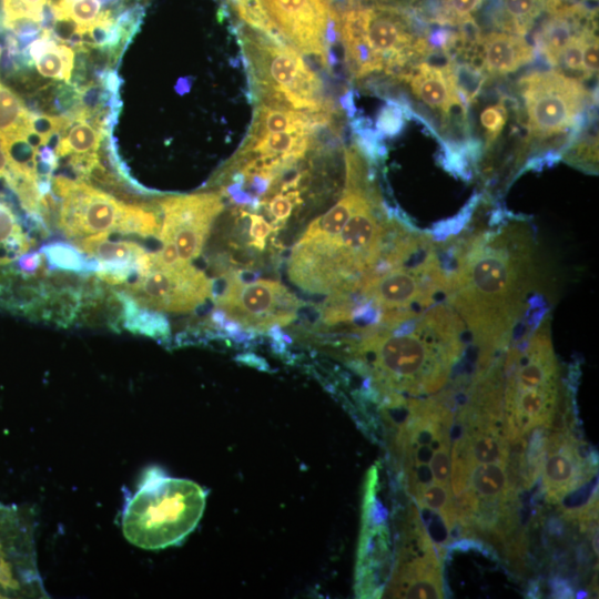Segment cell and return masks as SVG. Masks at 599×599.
Returning <instances> with one entry per match:
<instances>
[{"instance_id":"obj_1","label":"cell","mask_w":599,"mask_h":599,"mask_svg":"<svg viewBox=\"0 0 599 599\" xmlns=\"http://www.w3.org/2000/svg\"><path fill=\"white\" fill-rule=\"evenodd\" d=\"M532 242L519 225L475 233L456 246L446 296L478 348L477 369L497 361L535 284Z\"/></svg>"},{"instance_id":"obj_2","label":"cell","mask_w":599,"mask_h":599,"mask_svg":"<svg viewBox=\"0 0 599 599\" xmlns=\"http://www.w3.org/2000/svg\"><path fill=\"white\" fill-rule=\"evenodd\" d=\"M409 325L368 328L352 351L385 397L438 392L464 353V325L448 305L427 308Z\"/></svg>"},{"instance_id":"obj_3","label":"cell","mask_w":599,"mask_h":599,"mask_svg":"<svg viewBox=\"0 0 599 599\" xmlns=\"http://www.w3.org/2000/svg\"><path fill=\"white\" fill-rule=\"evenodd\" d=\"M404 230L385 216L376 193L335 236L298 241L288 262L290 278L307 292L348 298L379 267Z\"/></svg>"},{"instance_id":"obj_4","label":"cell","mask_w":599,"mask_h":599,"mask_svg":"<svg viewBox=\"0 0 599 599\" xmlns=\"http://www.w3.org/2000/svg\"><path fill=\"white\" fill-rule=\"evenodd\" d=\"M336 11L345 64L355 80L379 73L399 77L432 49L397 8L347 0Z\"/></svg>"},{"instance_id":"obj_5","label":"cell","mask_w":599,"mask_h":599,"mask_svg":"<svg viewBox=\"0 0 599 599\" xmlns=\"http://www.w3.org/2000/svg\"><path fill=\"white\" fill-rule=\"evenodd\" d=\"M237 38L255 103L336 113L321 79L291 44L246 26L237 27Z\"/></svg>"},{"instance_id":"obj_6","label":"cell","mask_w":599,"mask_h":599,"mask_svg":"<svg viewBox=\"0 0 599 599\" xmlns=\"http://www.w3.org/2000/svg\"><path fill=\"white\" fill-rule=\"evenodd\" d=\"M504 366L502 422L507 439L549 427L559 402V368L548 318L525 344L508 351Z\"/></svg>"},{"instance_id":"obj_7","label":"cell","mask_w":599,"mask_h":599,"mask_svg":"<svg viewBox=\"0 0 599 599\" xmlns=\"http://www.w3.org/2000/svg\"><path fill=\"white\" fill-rule=\"evenodd\" d=\"M205 501L206 494L196 483L151 470L124 509V537L148 550L173 546L194 530Z\"/></svg>"},{"instance_id":"obj_8","label":"cell","mask_w":599,"mask_h":599,"mask_svg":"<svg viewBox=\"0 0 599 599\" xmlns=\"http://www.w3.org/2000/svg\"><path fill=\"white\" fill-rule=\"evenodd\" d=\"M447 284L430 241L406 262L365 280L358 291L378 311V327L394 328L424 313L438 293L446 294Z\"/></svg>"},{"instance_id":"obj_9","label":"cell","mask_w":599,"mask_h":599,"mask_svg":"<svg viewBox=\"0 0 599 599\" xmlns=\"http://www.w3.org/2000/svg\"><path fill=\"white\" fill-rule=\"evenodd\" d=\"M529 135L546 139L562 134L580 120L587 103L582 83L558 72L535 71L519 81Z\"/></svg>"},{"instance_id":"obj_10","label":"cell","mask_w":599,"mask_h":599,"mask_svg":"<svg viewBox=\"0 0 599 599\" xmlns=\"http://www.w3.org/2000/svg\"><path fill=\"white\" fill-rule=\"evenodd\" d=\"M436 547L418 510L410 508L403 524L395 565L384 595L389 598H444V582Z\"/></svg>"},{"instance_id":"obj_11","label":"cell","mask_w":599,"mask_h":599,"mask_svg":"<svg viewBox=\"0 0 599 599\" xmlns=\"http://www.w3.org/2000/svg\"><path fill=\"white\" fill-rule=\"evenodd\" d=\"M378 473L373 466L365 481L362 530L355 567L358 598H379L390 576L392 551L387 510L377 497Z\"/></svg>"},{"instance_id":"obj_12","label":"cell","mask_w":599,"mask_h":599,"mask_svg":"<svg viewBox=\"0 0 599 599\" xmlns=\"http://www.w3.org/2000/svg\"><path fill=\"white\" fill-rule=\"evenodd\" d=\"M214 301L222 315L258 332L290 324L300 308L298 298L283 284L271 280L243 282L232 277Z\"/></svg>"},{"instance_id":"obj_13","label":"cell","mask_w":599,"mask_h":599,"mask_svg":"<svg viewBox=\"0 0 599 599\" xmlns=\"http://www.w3.org/2000/svg\"><path fill=\"white\" fill-rule=\"evenodd\" d=\"M282 38L297 51L329 68L337 11L333 0H261Z\"/></svg>"},{"instance_id":"obj_14","label":"cell","mask_w":599,"mask_h":599,"mask_svg":"<svg viewBox=\"0 0 599 599\" xmlns=\"http://www.w3.org/2000/svg\"><path fill=\"white\" fill-rule=\"evenodd\" d=\"M51 190L61 199L58 232L65 237L118 233L126 203L63 174L52 175Z\"/></svg>"},{"instance_id":"obj_15","label":"cell","mask_w":599,"mask_h":599,"mask_svg":"<svg viewBox=\"0 0 599 599\" xmlns=\"http://www.w3.org/2000/svg\"><path fill=\"white\" fill-rule=\"evenodd\" d=\"M122 290L143 307L187 313L212 296L213 285L202 271L189 263L176 267L152 266L124 283Z\"/></svg>"},{"instance_id":"obj_16","label":"cell","mask_w":599,"mask_h":599,"mask_svg":"<svg viewBox=\"0 0 599 599\" xmlns=\"http://www.w3.org/2000/svg\"><path fill=\"white\" fill-rule=\"evenodd\" d=\"M162 213L159 240L173 243L182 263L197 257L209 237L212 223L223 210L219 193L169 195L158 199Z\"/></svg>"},{"instance_id":"obj_17","label":"cell","mask_w":599,"mask_h":599,"mask_svg":"<svg viewBox=\"0 0 599 599\" xmlns=\"http://www.w3.org/2000/svg\"><path fill=\"white\" fill-rule=\"evenodd\" d=\"M597 463L591 453L568 430H555L546 435L541 464L542 488L548 501L556 504L576 491L595 475Z\"/></svg>"},{"instance_id":"obj_18","label":"cell","mask_w":599,"mask_h":599,"mask_svg":"<svg viewBox=\"0 0 599 599\" xmlns=\"http://www.w3.org/2000/svg\"><path fill=\"white\" fill-rule=\"evenodd\" d=\"M30 531L20 512L0 505V598L22 597L34 575Z\"/></svg>"},{"instance_id":"obj_19","label":"cell","mask_w":599,"mask_h":599,"mask_svg":"<svg viewBox=\"0 0 599 599\" xmlns=\"http://www.w3.org/2000/svg\"><path fill=\"white\" fill-rule=\"evenodd\" d=\"M430 110L448 118L454 109L464 110L463 90L451 62L433 64L419 61L397 77Z\"/></svg>"},{"instance_id":"obj_20","label":"cell","mask_w":599,"mask_h":599,"mask_svg":"<svg viewBox=\"0 0 599 599\" xmlns=\"http://www.w3.org/2000/svg\"><path fill=\"white\" fill-rule=\"evenodd\" d=\"M548 17L535 35L537 48L552 67H557L560 52L570 38L588 27L585 10L556 0L546 11Z\"/></svg>"},{"instance_id":"obj_21","label":"cell","mask_w":599,"mask_h":599,"mask_svg":"<svg viewBox=\"0 0 599 599\" xmlns=\"http://www.w3.org/2000/svg\"><path fill=\"white\" fill-rule=\"evenodd\" d=\"M481 67L490 75H506L532 62L535 49L524 35L493 31L481 38Z\"/></svg>"},{"instance_id":"obj_22","label":"cell","mask_w":599,"mask_h":599,"mask_svg":"<svg viewBox=\"0 0 599 599\" xmlns=\"http://www.w3.org/2000/svg\"><path fill=\"white\" fill-rule=\"evenodd\" d=\"M31 129V112L23 101L0 81V144L2 148L28 141Z\"/></svg>"},{"instance_id":"obj_23","label":"cell","mask_w":599,"mask_h":599,"mask_svg":"<svg viewBox=\"0 0 599 599\" xmlns=\"http://www.w3.org/2000/svg\"><path fill=\"white\" fill-rule=\"evenodd\" d=\"M48 0H2L3 26L29 44L42 31Z\"/></svg>"},{"instance_id":"obj_24","label":"cell","mask_w":599,"mask_h":599,"mask_svg":"<svg viewBox=\"0 0 599 599\" xmlns=\"http://www.w3.org/2000/svg\"><path fill=\"white\" fill-rule=\"evenodd\" d=\"M119 292L124 305L123 328L159 341L169 338L170 325L163 314L141 306L125 291L119 290Z\"/></svg>"},{"instance_id":"obj_25","label":"cell","mask_w":599,"mask_h":599,"mask_svg":"<svg viewBox=\"0 0 599 599\" xmlns=\"http://www.w3.org/2000/svg\"><path fill=\"white\" fill-rule=\"evenodd\" d=\"M39 252L49 268L79 274H95L100 270V261L84 255L75 245L52 241L40 246Z\"/></svg>"},{"instance_id":"obj_26","label":"cell","mask_w":599,"mask_h":599,"mask_svg":"<svg viewBox=\"0 0 599 599\" xmlns=\"http://www.w3.org/2000/svg\"><path fill=\"white\" fill-rule=\"evenodd\" d=\"M556 0H501L500 21L506 32L524 35Z\"/></svg>"},{"instance_id":"obj_27","label":"cell","mask_w":599,"mask_h":599,"mask_svg":"<svg viewBox=\"0 0 599 599\" xmlns=\"http://www.w3.org/2000/svg\"><path fill=\"white\" fill-rule=\"evenodd\" d=\"M49 288L40 321L64 328L71 326L75 322L81 306V291L73 287L53 288L49 286Z\"/></svg>"},{"instance_id":"obj_28","label":"cell","mask_w":599,"mask_h":599,"mask_svg":"<svg viewBox=\"0 0 599 599\" xmlns=\"http://www.w3.org/2000/svg\"><path fill=\"white\" fill-rule=\"evenodd\" d=\"M101 131L97 130L87 121L74 122L67 133L60 138L55 153L58 158H65L71 154H84L97 152L103 138Z\"/></svg>"},{"instance_id":"obj_29","label":"cell","mask_w":599,"mask_h":599,"mask_svg":"<svg viewBox=\"0 0 599 599\" xmlns=\"http://www.w3.org/2000/svg\"><path fill=\"white\" fill-rule=\"evenodd\" d=\"M38 72L43 78L71 82L74 65V52L71 47L51 41L47 50L34 61Z\"/></svg>"},{"instance_id":"obj_30","label":"cell","mask_w":599,"mask_h":599,"mask_svg":"<svg viewBox=\"0 0 599 599\" xmlns=\"http://www.w3.org/2000/svg\"><path fill=\"white\" fill-rule=\"evenodd\" d=\"M226 2L246 27L285 41L268 18L261 0H226Z\"/></svg>"},{"instance_id":"obj_31","label":"cell","mask_w":599,"mask_h":599,"mask_svg":"<svg viewBox=\"0 0 599 599\" xmlns=\"http://www.w3.org/2000/svg\"><path fill=\"white\" fill-rule=\"evenodd\" d=\"M53 19L65 17L74 21L79 27V33H83L93 24L101 14V0H58L50 7Z\"/></svg>"},{"instance_id":"obj_32","label":"cell","mask_w":599,"mask_h":599,"mask_svg":"<svg viewBox=\"0 0 599 599\" xmlns=\"http://www.w3.org/2000/svg\"><path fill=\"white\" fill-rule=\"evenodd\" d=\"M592 35L595 31L589 26L573 34L562 48L557 67L582 77V54Z\"/></svg>"},{"instance_id":"obj_33","label":"cell","mask_w":599,"mask_h":599,"mask_svg":"<svg viewBox=\"0 0 599 599\" xmlns=\"http://www.w3.org/2000/svg\"><path fill=\"white\" fill-rule=\"evenodd\" d=\"M483 0H443V7L437 20L453 26L470 21Z\"/></svg>"},{"instance_id":"obj_34","label":"cell","mask_w":599,"mask_h":599,"mask_svg":"<svg viewBox=\"0 0 599 599\" xmlns=\"http://www.w3.org/2000/svg\"><path fill=\"white\" fill-rule=\"evenodd\" d=\"M507 122V109L502 103L485 108L480 113V124L486 132L489 143H493L501 133Z\"/></svg>"},{"instance_id":"obj_35","label":"cell","mask_w":599,"mask_h":599,"mask_svg":"<svg viewBox=\"0 0 599 599\" xmlns=\"http://www.w3.org/2000/svg\"><path fill=\"white\" fill-rule=\"evenodd\" d=\"M42 255L39 251H32L31 253H24L20 255L12 264L16 270L24 276H45L48 270L42 264Z\"/></svg>"},{"instance_id":"obj_36","label":"cell","mask_w":599,"mask_h":599,"mask_svg":"<svg viewBox=\"0 0 599 599\" xmlns=\"http://www.w3.org/2000/svg\"><path fill=\"white\" fill-rule=\"evenodd\" d=\"M295 203H298V192L277 193L268 202V211L274 220L282 222L290 217Z\"/></svg>"},{"instance_id":"obj_37","label":"cell","mask_w":599,"mask_h":599,"mask_svg":"<svg viewBox=\"0 0 599 599\" xmlns=\"http://www.w3.org/2000/svg\"><path fill=\"white\" fill-rule=\"evenodd\" d=\"M250 217V235L252 237V244L258 248L265 246V240L271 234L273 227L261 215L248 214Z\"/></svg>"},{"instance_id":"obj_38","label":"cell","mask_w":599,"mask_h":599,"mask_svg":"<svg viewBox=\"0 0 599 599\" xmlns=\"http://www.w3.org/2000/svg\"><path fill=\"white\" fill-rule=\"evenodd\" d=\"M598 71V39L592 35L582 54V78L592 77Z\"/></svg>"},{"instance_id":"obj_39","label":"cell","mask_w":599,"mask_h":599,"mask_svg":"<svg viewBox=\"0 0 599 599\" xmlns=\"http://www.w3.org/2000/svg\"><path fill=\"white\" fill-rule=\"evenodd\" d=\"M400 123V110L389 105L380 112L377 125L383 132L394 134L399 130Z\"/></svg>"},{"instance_id":"obj_40","label":"cell","mask_w":599,"mask_h":599,"mask_svg":"<svg viewBox=\"0 0 599 599\" xmlns=\"http://www.w3.org/2000/svg\"><path fill=\"white\" fill-rule=\"evenodd\" d=\"M98 81L108 92L112 94H120V88L123 80L120 78L116 69H109L104 71Z\"/></svg>"},{"instance_id":"obj_41","label":"cell","mask_w":599,"mask_h":599,"mask_svg":"<svg viewBox=\"0 0 599 599\" xmlns=\"http://www.w3.org/2000/svg\"><path fill=\"white\" fill-rule=\"evenodd\" d=\"M8 171H9L8 158L4 150L2 149L0 144V179L1 177L3 179L7 175Z\"/></svg>"}]
</instances>
